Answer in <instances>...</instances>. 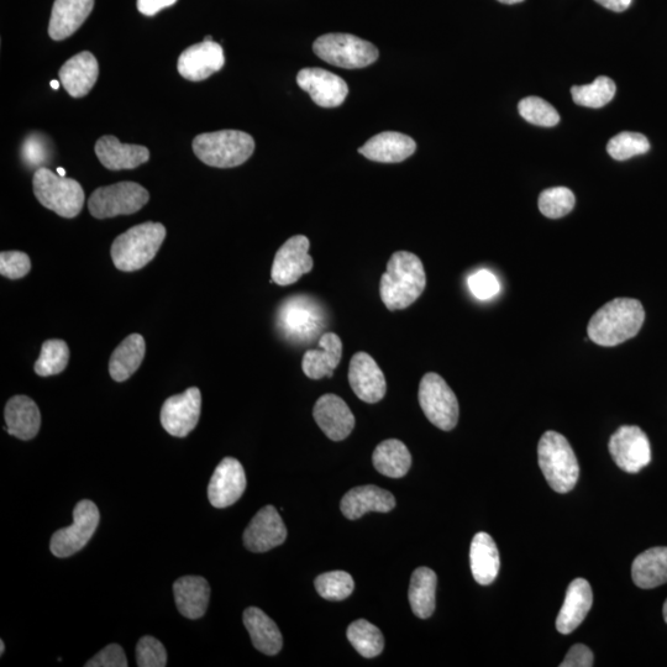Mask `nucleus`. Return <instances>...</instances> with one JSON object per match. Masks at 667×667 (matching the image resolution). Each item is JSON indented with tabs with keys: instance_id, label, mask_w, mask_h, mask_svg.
Listing matches in <instances>:
<instances>
[{
	"instance_id": "obj_1",
	"label": "nucleus",
	"mask_w": 667,
	"mask_h": 667,
	"mask_svg": "<svg viewBox=\"0 0 667 667\" xmlns=\"http://www.w3.org/2000/svg\"><path fill=\"white\" fill-rule=\"evenodd\" d=\"M644 320V307L637 299L616 298L593 314L587 327L588 338L611 348L637 336Z\"/></svg>"
},
{
	"instance_id": "obj_2",
	"label": "nucleus",
	"mask_w": 667,
	"mask_h": 667,
	"mask_svg": "<svg viewBox=\"0 0 667 667\" xmlns=\"http://www.w3.org/2000/svg\"><path fill=\"white\" fill-rule=\"evenodd\" d=\"M427 286L423 262L408 251H397L387 264L381 278L380 294L383 304L390 311L411 307Z\"/></svg>"
},
{
	"instance_id": "obj_3",
	"label": "nucleus",
	"mask_w": 667,
	"mask_h": 667,
	"mask_svg": "<svg viewBox=\"0 0 667 667\" xmlns=\"http://www.w3.org/2000/svg\"><path fill=\"white\" fill-rule=\"evenodd\" d=\"M165 238L166 228L160 223L147 222L125 231L110 251L115 267L124 272L144 269L155 259Z\"/></svg>"
},
{
	"instance_id": "obj_4",
	"label": "nucleus",
	"mask_w": 667,
	"mask_h": 667,
	"mask_svg": "<svg viewBox=\"0 0 667 667\" xmlns=\"http://www.w3.org/2000/svg\"><path fill=\"white\" fill-rule=\"evenodd\" d=\"M193 151L210 167L231 168L245 164L255 151V140L244 131L222 130L199 134L193 140Z\"/></svg>"
},
{
	"instance_id": "obj_5",
	"label": "nucleus",
	"mask_w": 667,
	"mask_h": 667,
	"mask_svg": "<svg viewBox=\"0 0 667 667\" xmlns=\"http://www.w3.org/2000/svg\"><path fill=\"white\" fill-rule=\"evenodd\" d=\"M540 470L555 492L574 490L580 476L579 461L569 441L559 433L546 432L538 445Z\"/></svg>"
},
{
	"instance_id": "obj_6",
	"label": "nucleus",
	"mask_w": 667,
	"mask_h": 667,
	"mask_svg": "<svg viewBox=\"0 0 667 667\" xmlns=\"http://www.w3.org/2000/svg\"><path fill=\"white\" fill-rule=\"evenodd\" d=\"M277 327L293 343H312L327 327L324 308L306 294L287 298L278 308Z\"/></svg>"
},
{
	"instance_id": "obj_7",
	"label": "nucleus",
	"mask_w": 667,
	"mask_h": 667,
	"mask_svg": "<svg viewBox=\"0 0 667 667\" xmlns=\"http://www.w3.org/2000/svg\"><path fill=\"white\" fill-rule=\"evenodd\" d=\"M34 193L38 201L62 218H76L84 206V191L72 178L61 177L49 168L41 167L34 173Z\"/></svg>"
},
{
	"instance_id": "obj_8",
	"label": "nucleus",
	"mask_w": 667,
	"mask_h": 667,
	"mask_svg": "<svg viewBox=\"0 0 667 667\" xmlns=\"http://www.w3.org/2000/svg\"><path fill=\"white\" fill-rule=\"evenodd\" d=\"M315 55L330 65L356 70L378 60L380 52L371 42L350 34H325L313 44Z\"/></svg>"
},
{
	"instance_id": "obj_9",
	"label": "nucleus",
	"mask_w": 667,
	"mask_h": 667,
	"mask_svg": "<svg viewBox=\"0 0 667 667\" xmlns=\"http://www.w3.org/2000/svg\"><path fill=\"white\" fill-rule=\"evenodd\" d=\"M419 404L435 427L450 432L459 422V402L444 378L429 372L420 381Z\"/></svg>"
},
{
	"instance_id": "obj_10",
	"label": "nucleus",
	"mask_w": 667,
	"mask_h": 667,
	"mask_svg": "<svg viewBox=\"0 0 667 667\" xmlns=\"http://www.w3.org/2000/svg\"><path fill=\"white\" fill-rule=\"evenodd\" d=\"M150 194L135 182H119L96 189L88 201L89 212L97 219L139 212L149 202Z\"/></svg>"
},
{
	"instance_id": "obj_11",
	"label": "nucleus",
	"mask_w": 667,
	"mask_h": 667,
	"mask_svg": "<svg viewBox=\"0 0 667 667\" xmlns=\"http://www.w3.org/2000/svg\"><path fill=\"white\" fill-rule=\"evenodd\" d=\"M101 514L92 501L83 500L73 509V524L52 535L50 549L57 558H70L86 546L96 533Z\"/></svg>"
},
{
	"instance_id": "obj_12",
	"label": "nucleus",
	"mask_w": 667,
	"mask_h": 667,
	"mask_svg": "<svg viewBox=\"0 0 667 667\" xmlns=\"http://www.w3.org/2000/svg\"><path fill=\"white\" fill-rule=\"evenodd\" d=\"M609 453L619 469L638 474L651 462L648 435L635 425H623L609 440Z\"/></svg>"
},
{
	"instance_id": "obj_13",
	"label": "nucleus",
	"mask_w": 667,
	"mask_h": 667,
	"mask_svg": "<svg viewBox=\"0 0 667 667\" xmlns=\"http://www.w3.org/2000/svg\"><path fill=\"white\" fill-rule=\"evenodd\" d=\"M202 395L197 387L167 399L161 409V424L172 437L186 438L201 417Z\"/></svg>"
},
{
	"instance_id": "obj_14",
	"label": "nucleus",
	"mask_w": 667,
	"mask_h": 667,
	"mask_svg": "<svg viewBox=\"0 0 667 667\" xmlns=\"http://www.w3.org/2000/svg\"><path fill=\"white\" fill-rule=\"evenodd\" d=\"M311 243L304 235L288 239L277 251L272 265V280L278 286H290L313 270L314 261L309 255Z\"/></svg>"
},
{
	"instance_id": "obj_15",
	"label": "nucleus",
	"mask_w": 667,
	"mask_h": 667,
	"mask_svg": "<svg viewBox=\"0 0 667 667\" xmlns=\"http://www.w3.org/2000/svg\"><path fill=\"white\" fill-rule=\"evenodd\" d=\"M297 83L315 104L323 108L339 107L349 94L343 78L323 68H304L298 72Z\"/></svg>"
},
{
	"instance_id": "obj_16",
	"label": "nucleus",
	"mask_w": 667,
	"mask_h": 667,
	"mask_svg": "<svg viewBox=\"0 0 667 667\" xmlns=\"http://www.w3.org/2000/svg\"><path fill=\"white\" fill-rule=\"evenodd\" d=\"M224 63L222 45L214 41H203L182 52L177 62V70L186 80L201 82L222 70Z\"/></svg>"
},
{
	"instance_id": "obj_17",
	"label": "nucleus",
	"mask_w": 667,
	"mask_h": 667,
	"mask_svg": "<svg viewBox=\"0 0 667 667\" xmlns=\"http://www.w3.org/2000/svg\"><path fill=\"white\" fill-rule=\"evenodd\" d=\"M286 539V525L273 506L260 509L244 532V544L252 553H266L285 543Z\"/></svg>"
},
{
	"instance_id": "obj_18",
	"label": "nucleus",
	"mask_w": 667,
	"mask_h": 667,
	"mask_svg": "<svg viewBox=\"0 0 667 667\" xmlns=\"http://www.w3.org/2000/svg\"><path fill=\"white\" fill-rule=\"evenodd\" d=\"M246 476L243 465L234 458H225L215 469L208 486L209 502L215 508H227L244 495Z\"/></svg>"
},
{
	"instance_id": "obj_19",
	"label": "nucleus",
	"mask_w": 667,
	"mask_h": 667,
	"mask_svg": "<svg viewBox=\"0 0 667 667\" xmlns=\"http://www.w3.org/2000/svg\"><path fill=\"white\" fill-rule=\"evenodd\" d=\"M351 388L362 402L375 404L386 396L387 383L380 366L367 353H357L349 367Z\"/></svg>"
},
{
	"instance_id": "obj_20",
	"label": "nucleus",
	"mask_w": 667,
	"mask_h": 667,
	"mask_svg": "<svg viewBox=\"0 0 667 667\" xmlns=\"http://www.w3.org/2000/svg\"><path fill=\"white\" fill-rule=\"evenodd\" d=\"M313 416L330 440L341 441L355 428V417L348 404L336 395H324L315 403Z\"/></svg>"
},
{
	"instance_id": "obj_21",
	"label": "nucleus",
	"mask_w": 667,
	"mask_h": 667,
	"mask_svg": "<svg viewBox=\"0 0 667 667\" xmlns=\"http://www.w3.org/2000/svg\"><path fill=\"white\" fill-rule=\"evenodd\" d=\"M395 507L396 498L391 492L372 485L353 488L340 504L341 512L350 521H356L369 512L388 513Z\"/></svg>"
},
{
	"instance_id": "obj_22",
	"label": "nucleus",
	"mask_w": 667,
	"mask_h": 667,
	"mask_svg": "<svg viewBox=\"0 0 667 667\" xmlns=\"http://www.w3.org/2000/svg\"><path fill=\"white\" fill-rule=\"evenodd\" d=\"M96 154L101 164L112 171L134 170L150 160L147 147L120 143L113 135L97 141Z\"/></svg>"
},
{
	"instance_id": "obj_23",
	"label": "nucleus",
	"mask_w": 667,
	"mask_h": 667,
	"mask_svg": "<svg viewBox=\"0 0 667 667\" xmlns=\"http://www.w3.org/2000/svg\"><path fill=\"white\" fill-rule=\"evenodd\" d=\"M98 76V61L89 51L71 57L59 72L62 86L73 98L86 97L97 83Z\"/></svg>"
},
{
	"instance_id": "obj_24",
	"label": "nucleus",
	"mask_w": 667,
	"mask_h": 667,
	"mask_svg": "<svg viewBox=\"0 0 667 667\" xmlns=\"http://www.w3.org/2000/svg\"><path fill=\"white\" fill-rule=\"evenodd\" d=\"M417 150L416 141L409 136L396 133V131H385L371 138L359 152L366 159L382 164H397L411 157Z\"/></svg>"
},
{
	"instance_id": "obj_25",
	"label": "nucleus",
	"mask_w": 667,
	"mask_h": 667,
	"mask_svg": "<svg viewBox=\"0 0 667 667\" xmlns=\"http://www.w3.org/2000/svg\"><path fill=\"white\" fill-rule=\"evenodd\" d=\"M593 605V593L590 584L585 579H576L571 582L566 591L563 608L556 618V629L561 634H570L580 627L590 613Z\"/></svg>"
},
{
	"instance_id": "obj_26",
	"label": "nucleus",
	"mask_w": 667,
	"mask_h": 667,
	"mask_svg": "<svg viewBox=\"0 0 667 667\" xmlns=\"http://www.w3.org/2000/svg\"><path fill=\"white\" fill-rule=\"evenodd\" d=\"M94 0H55L49 24L52 40L70 38L91 15Z\"/></svg>"
},
{
	"instance_id": "obj_27",
	"label": "nucleus",
	"mask_w": 667,
	"mask_h": 667,
	"mask_svg": "<svg viewBox=\"0 0 667 667\" xmlns=\"http://www.w3.org/2000/svg\"><path fill=\"white\" fill-rule=\"evenodd\" d=\"M318 350H308L304 354L302 370L312 380L333 377L343 356V341L335 333L320 336Z\"/></svg>"
},
{
	"instance_id": "obj_28",
	"label": "nucleus",
	"mask_w": 667,
	"mask_h": 667,
	"mask_svg": "<svg viewBox=\"0 0 667 667\" xmlns=\"http://www.w3.org/2000/svg\"><path fill=\"white\" fill-rule=\"evenodd\" d=\"M7 432L21 440H31L38 435L41 425L39 407L33 399L15 396L9 399L4 411Z\"/></svg>"
},
{
	"instance_id": "obj_29",
	"label": "nucleus",
	"mask_w": 667,
	"mask_h": 667,
	"mask_svg": "<svg viewBox=\"0 0 667 667\" xmlns=\"http://www.w3.org/2000/svg\"><path fill=\"white\" fill-rule=\"evenodd\" d=\"M178 611L188 619H199L207 612L210 586L201 576L181 577L173 585Z\"/></svg>"
},
{
	"instance_id": "obj_30",
	"label": "nucleus",
	"mask_w": 667,
	"mask_h": 667,
	"mask_svg": "<svg viewBox=\"0 0 667 667\" xmlns=\"http://www.w3.org/2000/svg\"><path fill=\"white\" fill-rule=\"evenodd\" d=\"M470 563L477 584L488 586L497 579L501 569L500 551L490 534L477 533L472 539Z\"/></svg>"
},
{
	"instance_id": "obj_31",
	"label": "nucleus",
	"mask_w": 667,
	"mask_h": 667,
	"mask_svg": "<svg viewBox=\"0 0 667 667\" xmlns=\"http://www.w3.org/2000/svg\"><path fill=\"white\" fill-rule=\"evenodd\" d=\"M244 624L254 647L266 655H277L283 647V638L276 623L265 612L250 607L244 612Z\"/></svg>"
},
{
	"instance_id": "obj_32",
	"label": "nucleus",
	"mask_w": 667,
	"mask_h": 667,
	"mask_svg": "<svg viewBox=\"0 0 667 667\" xmlns=\"http://www.w3.org/2000/svg\"><path fill=\"white\" fill-rule=\"evenodd\" d=\"M634 584L643 590L659 587L667 582V546L651 548L635 558L632 566Z\"/></svg>"
},
{
	"instance_id": "obj_33",
	"label": "nucleus",
	"mask_w": 667,
	"mask_h": 667,
	"mask_svg": "<svg viewBox=\"0 0 667 667\" xmlns=\"http://www.w3.org/2000/svg\"><path fill=\"white\" fill-rule=\"evenodd\" d=\"M146 351L145 339L131 334L114 350L109 362V374L114 381L124 382L143 364Z\"/></svg>"
},
{
	"instance_id": "obj_34",
	"label": "nucleus",
	"mask_w": 667,
	"mask_h": 667,
	"mask_svg": "<svg viewBox=\"0 0 667 667\" xmlns=\"http://www.w3.org/2000/svg\"><path fill=\"white\" fill-rule=\"evenodd\" d=\"M375 469L383 476L401 479L412 466V455L406 445L397 439L382 441L372 455Z\"/></svg>"
},
{
	"instance_id": "obj_35",
	"label": "nucleus",
	"mask_w": 667,
	"mask_h": 667,
	"mask_svg": "<svg viewBox=\"0 0 667 667\" xmlns=\"http://www.w3.org/2000/svg\"><path fill=\"white\" fill-rule=\"evenodd\" d=\"M437 584V574L428 567H419L413 572L408 596L412 611L418 618L432 617L435 611Z\"/></svg>"
},
{
	"instance_id": "obj_36",
	"label": "nucleus",
	"mask_w": 667,
	"mask_h": 667,
	"mask_svg": "<svg viewBox=\"0 0 667 667\" xmlns=\"http://www.w3.org/2000/svg\"><path fill=\"white\" fill-rule=\"evenodd\" d=\"M346 634L357 653L366 659L376 658L385 648L381 630L365 619L351 623Z\"/></svg>"
},
{
	"instance_id": "obj_37",
	"label": "nucleus",
	"mask_w": 667,
	"mask_h": 667,
	"mask_svg": "<svg viewBox=\"0 0 667 667\" xmlns=\"http://www.w3.org/2000/svg\"><path fill=\"white\" fill-rule=\"evenodd\" d=\"M616 89V83L611 78L601 76L586 86L572 87L571 94L574 102L582 107L602 108L612 101Z\"/></svg>"
},
{
	"instance_id": "obj_38",
	"label": "nucleus",
	"mask_w": 667,
	"mask_h": 667,
	"mask_svg": "<svg viewBox=\"0 0 667 667\" xmlns=\"http://www.w3.org/2000/svg\"><path fill=\"white\" fill-rule=\"evenodd\" d=\"M70 360V349L63 340L52 339L42 344L41 354L35 362V372L41 377L61 374Z\"/></svg>"
},
{
	"instance_id": "obj_39",
	"label": "nucleus",
	"mask_w": 667,
	"mask_h": 667,
	"mask_svg": "<svg viewBox=\"0 0 667 667\" xmlns=\"http://www.w3.org/2000/svg\"><path fill=\"white\" fill-rule=\"evenodd\" d=\"M315 590L324 600L344 601L354 592L355 582L348 572L332 571L317 577L314 582Z\"/></svg>"
},
{
	"instance_id": "obj_40",
	"label": "nucleus",
	"mask_w": 667,
	"mask_h": 667,
	"mask_svg": "<svg viewBox=\"0 0 667 667\" xmlns=\"http://www.w3.org/2000/svg\"><path fill=\"white\" fill-rule=\"evenodd\" d=\"M575 203V194L566 187L545 189L539 197L540 212L550 219L565 217L574 209Z\"/></svg>"
},
{
	"instance_id": "obj_41",
	"label": "nucleus",
	"mask_w": 667,
	"mask_h": 667,
	"mask_svg": "<svg viewBox=\"0 0 667 667\" xmlns=\"http://www.w3.org/2000/svg\"><path fill=\"white\" fill-rule=\"evenodd\" d=\"M650 150V143L643 134L624 133L614 136L607 145V151L612 159L626 161L634 156L644 155Z\"/></svg>"
},
{
	"instance_id": "obj_42",
	"label": "nucleus",
	"mask_w": 667,
	"mask_h": 667,
	"mask_svg": "<svg viewBox=\"0 0 667 667\" xmlns=\"http://www.w3.org/2000/svg\"><path fill=\"white\" fill-rule=\"evenodd\" d=\"M518 110L522 118L533 125L551 128L560 122V115L553 105L539 97L524 98L519 102Z\"/></svg>"
},
{
	"instance_id": "obj_43",
	"label": "nucleus",
	"mask_w": 667,
	"mask_h": 667,
	"mask_svg": "<svg viewBox=\"0 0 667 667\" xmlns=\"http://www.w3.org/2000/svg\"><path fill=\"white\" fill-rule=\"evenodd\" d=\"M136 660L140 667H165L167 653L164 645L154 637L146 635L141 638L136 647Z\"/></svg>"
},
{
	"instance_id": "obj_44",
	"label": "nucleus",
	"mask_w": 667,
	"mask_h": 667,
	"mask_svg": "<svg viewBox=\"0 0 667 667\" xmlns=\"http://www.w3.org/2000/svg\"><path fill=\"white\" fill-rule=\"evenodd\" d=\"M31 270L30 257L25 252L4 251L0 254V273L9 280H19Z\"/></svg>"
},
{
	"instance_id": "obj_45",
	"label": "nucleus",
	"mask_w": 667,
	"mask_h": 667,
	"mask_svg": "<svg viewBox=\"0 0 667 667\" xmlns=\"http://www.w3.org/2000/svg\"><path fill=\"white\" fill-rule=\"evenodd\" d=\"M472 294L480 301H488L496 297L501 291L500 281L491 271L480 270L474 273L467 280Z\"/></svg>"
},
{
	"instance_id": "obj_46",
	"label": "nucleus",
	"mask_w": 667,
	"mask_h": 667,
	"mask_svg": "<svg viewBox=\"0 0 667 667\" xmlns=\"http://www.w3.org/2000/svg\"><path fill=\"white\" fill-rule=\"evenodd\" d=\"M86 667H126L128 660L124 650L118 644H110L107 648L99 651L93 659L87 661Z\"/></svg>"
},
{
	"instance_id": "obj_47",
	"label": "nucleus",
	"mask_w": 667,
	"mask_h": 667,
	"mask_svg": "<svg viewBox=\"0 0 667 667\" xmlns=\"http://www.w3.org/2000/svg\"><path fill=\"white\" fill-rule=\"evenodd\" d=\"M561 667H591L593 666V653L586 645L576 644L569 650Z\"/></svg>"
},
{
	"instance_id": "obj_48",
	"label": "nucleus",
	"mask_w": 667,
	"mask_h": 667,
	"mask_svg": "<svg viewBox=\"0 0 667 667\" xmlns=\"http://www.w3.org/2000/svg\"><path fill=\"white\" fill-rule=\"evenodd\" d=\"M177 0H138V9L146 17H154L162 9L170 8Z\"/></svg>"
},
{
	"instance_id": "obj_49",
	"label": "nucleus",
	"mask_w": 667,
	"mask_h": 667,
	"mask_svg": "<svg viewBox=\"0 0 667 667\" xmlns=\"http://www.w3.org/2000/svg\"><path fill=\"white\" fill-rule=\"evenodd\" d=\"M595 2L616 13L624 12L632 4V0H595Z\"/></svg>"
},
{
	"instance_id": "obj_50",
	"label": "nucleus",
	"mask_w": 667,
	"mask_h": 667,
	"mask_svg": "<svg viewBox=\"0 0 667 667\" xmlns=\"http://www.w3.org/2000/svg\"><path fill=\"white\" fill-rule=\"evenodd\" d=\"M498 2H501L503 4L512 5V4L522 3V2H524V0H498Z\"/></svg>"
},
{
	"instance_id": "obj_51",
	"label": "nucleus",
	"mask_w": 667,
	"mask_h": 667,
	"mask_svg": "<svg viewBox=\"0 0 667 667\" xmlns=\"http://www.w3.org/2000/svg\"><path fill=\"white\" fill-rule=\"evenodd\" d=\"M4 651H5V644H4L3 640H0V655L3 656Z\"/></svg>"
},
{
	"instance_id": "obj_52",
	"label": "nucleus",
	"mask_w": 667,
	"mask_h": 667,
	"mask_svg": "<svg viewBox=\"0 0 667 667\" xmlns=\"http://www.w3.org/2000/svg\"><path fill=\"white\" fill-rule=\"evenodd\" d=\"M57 173H59L61 177H66V171L61 167L57 168Z\"/></svg>"
},
{
	"instance_id": "obj_53",
	"label": "nucleus",
	"mask_w": 667,
	"mask_h": 667,
	"mask_svg": "<svg viewBox=\"0 0 667 667\" xmlns=\"http://www.w3.org/2000/svg\"><path fill=\"white\" fill-rule=\"evenodd\" d=\"M51 87L54 88V89H59L60 83L57 82V81H52L51 82Z\"/></svg>"
},
{
	"instance_id": "obj_54",
	"label": "nucleus",
	"mask_w": 667,
	"mask_h": 667,
	"mask_svg": "<svg viewBox=\"0 0 667 667\" xmlns=\"http://www.w3.org/2000/svg\"><path fill=\"white\" fill-rule=\"evenodd\" d=\"M663 613H664L665 622L667 623V600H666L665 605H664Z\"/></svg>"
},
{
	"instance_id": "obj_55",
	"label": "nucleus",
	"mask_w": 667,
	"mask_h": 667,
	"mask_svg": "<svg viewBox=\"0 0 667 667\" xmlns=\"http://www.w3.org/2000/svg\"><path fill=\"white\" fill-rule=\"evenodd\" d=\"M204 41H213V40H212V36H207V38L204 39Z\"/></svg>"
}]
</instances>
